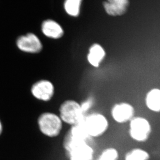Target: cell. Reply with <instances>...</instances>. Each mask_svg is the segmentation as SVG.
<instances>
[{
    "instance_id": "obj_1",
    "label": "cell",
    "mask_w": 160,
    "mask_h": 160,
    "mask_svg": "<svg viewBox=\"0 0 160 160\" xmlns=\"http://www.w3.org/2000/svg\"><path fill=\"white\" fill-rule=\"evenodd\" d=\"M63 122L59 115L51 112H45L39 115L38 125L44 136L54 138L59 136L63 128Z\"/></svg>"
},
{
    "instance_id": "obj_2",
    "label": "cell",
    "mask_w": 160,
    "mask_h": 160,
    "mask_svg": "<svg viewBox=\"0 0 160 160\" xmlns=\"http://www.w3.org/2000/svg\"><path fill=\"white\" fill-rule=\"evenodd\" d=\"M82 122L90 138H99L103 135L107 131L109 124L104 115L97 112L85 115Z\"/></svg>"
},
{
    "instance_id": "obj_3",
    "label": "cell",
    "mask_w": 160,
    "mask_h": 160,
    "mask_svg": "<svg viewBox=\"0 0 160 160\" xmlns=\"http://www.w3.org/2000/svg\"><path fill=\"white\" fill-rule=\"evenodd\" d=\"M152 130L150 121L143 117H134L129 122L128 134L136 142H146L151 136Z\"/></svg>"
},
{
    "instance_id": "obj_4",
    "label": "cell",
    "mask_w": 160,
    "mask_h": 160,
    "mask_svg": "<svg viewBox=\"0 0 160 160\" xmlns=\"http://www.w3.org/2000/svg\"><path fill=\"white\" fill-rule=\"evenodd\" d=\"M85 115L80 104L74 100L65 101L59 108V116L62 122L71 127L80 122Z\"/></svg>"
},
{
    "instance_id": "obj_5",
    "label": "cell",
    "mask_w": 160,
    "mask_h": 160,
    "mask_svg": "<svg viewBox=\"0 0 160 160\" xmlns=\"http://www.w3.org/2000/svg\"><path fill=\"white\" fill-rule=\"evenodd\" d=\"M16 44L20 51L26 53H39L43 47L41 39L33 33H27L19 36Z\"/></svg>"
},
{
    "instance_id": "obj_6",
    "label": "cell",
    "mask_w": 160,
    "mask_h": 160,
    "mask_svg": "<svg viewBox=\"0 0 160 160\" xmlns=\"http://www.w3.org/2000/svg\"><path fill=\"white\" fill-rule=\"evenodd\" d=\"M31 92L37 100L48 102L54 95V85L52 82L47 79L39 80L32 85Z\"/></svg>"
},
{
    "instance_id": "obj_7",
    "label": "cell",
    "mask_w": 160,
    "mask_h": 160,
    "mask_svg": "<svg viewBox=\"0 0 160 160\" xmlns=\"http://www.w3.org/2000/svg\"><path fill=\"white\" fill-rule=\"evenodd\" d=\"M111 115L113 120L118 123L129 122L134 117V108L129 103H118L112 107Z\"/></svg>"
},
{
    "instance_id": "obj_8",
    "label": "cell",
    "mask_w": 160,
    "mask_h": 160,
    "mask_svg": "<svg viewBox=\"0 0 160 160\" xmlns=\"http://www.w3.org/2000/svg\"><path fill=\"white\" fill-rule=\"evenodd\" d=\"M66 152L70 160H93L94 152L88 142L75 145Z\"/></svg>"
},
{
    "instance_id": "obj_9",
    "label": "cell",
    "mask_w": 160,
    "mask_h": 160,
    "mask_svg": "<svg viewBox=\"0 0 160 160\" xmlns=\"http://www.w3.org/2000/svg\"><path fill=\"white\" fill-rule=\"evenodd\" d=\"M41 31L47 38L52 39H59L64 33L63 28L57 21L51 19L45 20L41 24Z\"/></svg>"
},
{
    "instance_id": "obj_10",
    "label": "cell",
    "mask_w": 160,
    "mask_h": 160,
    "mask_svg": "<svg viewBox=\"0 0 160 160\" xmlns=\"http://www.w3.org/2000/svg\"><path fill=\"white\" fill-rule=\"evenodd\" d=\"M130 5L128 0H108L103 2L105 11L112 16H121L125 14Z\"/></svg>"
},
{
    "instance_id": "obj_11",
    "label": "cell",
    "mask_w": 160,
    "mask_h": 160,
    "mask_svg": "<svg viewBox=\"0 0 160 160\" xmlns=\"http://www.w3.org/2000/svg\"><path fill=\"white\" fill-rule=\"evenodd\" d=\"M106 52L101 45L93 44L91 46L87 55V60L89 63L93 67H98L102 61L104 59Z\"/></svg>"
},
{
    "instance_id": "obj_12",
    "label": "cell",
    "mask_w": 160,
    "mask_h": 160,
    "mask_svg": "<svg viewBox=\"0 0 160 160\" xmlns=\"http://www.w3.org/2000/svg\"><path fill=\"white\" fill-rule=\"evenodd\" d=\"M145 103L149 110L155 112H160V89H151L147 94Z\"/></svg>"
},
{
    "instance_id": "obj_13",
    "label": "cell",
    "mask_w": 160,
    "mask_h": 160,
    "mask_svg": "<svg viewBox=\"0 0 160 160\" xmlns=\"http://www.w3.org/2000/svg\"><path fill=\"white\" fill-rule=\"evenodd\" d=\"M150 155L146 150L135 148L126 153L124 160H149Z\"/></svg>"
},
{
    "instance_id": "obj_14",
    "label": "cell",
    "mask_w": 160,
    "mask_h": 160,
    "mask_svg": "<svg viewBox=\"0 0 160 160\" xmlns=\"http://www.w3.org/2000/svg\"><path fill=\"white\" fill-rule=\"evenodd\" d=\"M81 0H66L63 4L65 12L72 17H77L80 12Z\"/></svg>"
},
{
    "instance_id": "obj_15",
    "label": "cell",
    "mask_w": 160,
    "mask_h": 160,
    "mask_svg": "<svg viewBox=\"0 0 160 160\" xmlns=\"http://www.w3.org/2000/svg\"><path fill=\"white\" fill-rule=\"evenodd\" d=\"M119 153L113 147H108L104 150L97 160H118Z\"/></svg>"
},
{
    "instance_id": "obj_16",
    "label": "cell",
    "mask_w": 160,
    "mask_h": 160,
    "mask_svg": "<svg viewBox=\"0 0 160 160\" xmlns=\"http://www.w3.org/2000/svg\"><path fill=\"white\" fill-rule=\"evenodd\" d=\"M93 104V99L90 97L87 100L83 102L82 104H80L82 111L85 115H86L85 114L86 112L88 111L89 109L91 108V107H92Z\"/></svg>"
},
{
    "instance_id": "obj_17",
    "label": "cell",
    "mask_w": 160,
    "mask_h": 160,
    "mask_svg": "<svg viewBox=\"0 0 160 160\" xmlns=\"http://www.w3.org/2000/svg\"><path fill=\"white\" fill-rule=\"evenodd\" d=\"M3 131V126L2 123L1 121L0 120V136L2 134Z\"/></svg>"
}]
</instances>
